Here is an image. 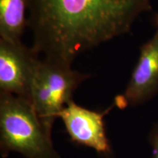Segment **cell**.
Instances as JSON below:
<instances>
[{
	"label": "cell",
	"mask_w": 158,
	"mask_h": 158,
	"mask_svg": "<svg viewBox=\"0 0 158 158\" xmlns=\"http://www.w3.org/2000/svg\"><path fill=\"white\" fill-rule=\"evenodd\" d=\"M22 41L0 38V92L30 101L31 89L40 59Z\"/></svg>",
	"instance_id": "obj_4"
},
{
	"label": "cell",
	"mask_w": 158,
	"mask_h": 158,
	"mask_svg": "<svg viewBox=\"0 0 158 158\" xmlns=\"http://www.w3.org/2000/svg\"><path fill=\"white\" fill-rule=\"evenodd\" d=\"M71 65L48 58L40 59L31 89L30 101L43 125L51 134L53 124L80 84L91 75Z\"/></svg>",
	"instance_id": "obj_3"
},
{
	"label": "cell",
	"mask_w": 158,
	"mask_h": 158,
	"mask_svg": "<svg viewBox=\"0 0 158 158\" xmlns=\"http://www.w3.org/2000/svg\"><path fill=\"white\" fill-rule=\"evenodd\" d=\"M152 23L154 26L157 28V29H158V13H156L155 14L153 15Z\"/></svg>",
	"instance_id": "obj_9"
},
{
	"label": "cell",
	"mask_w": 158,
	"mask_h": 158,
	"mask_svg": "<svg viewBox=\"0 0 158 158\" xmlns=\"http://www.w3.org/2000/svg\"><path fill=\"white\" fill-rule=\"evenodd\" d=\"M31 48L72 64L85 51L127 34L150 0H27Z\"/></svg>",
	"instance_id": "obj_1"
},
{
	"label": "cell",
	"mask_w": 158,
	"mask_h": 158,
	"mask_svg": "<svg viewBox=\"0 0 158 158\" xmlns=\"http://www.w3.org/2000/svg\"><path fill=\"white\" fill-rule=\"evenodd\" d=\"M158 93V29L141 45L138 62L123 94L114 104L119 107L138 106Z\"/></svg>",
	"instance_id": "obj_6"
},
{
	"label": "cell",
	"mask_w": 158,
	"mask_h": 158,
	"mask_svg": "<svg viewBox=\"0 0 158 158\" xmlns=\"http://www.w3.org/2000/svg\"><path fill=\"white\" fill-rule=\"evenodd\" d=\"M27 0H0V38L21 41L27 27Z\"/></svg>",
	"instance_id": "obj_7"
},
{
	"label": "cell",
	"mask_w": 158,
	"mask_h": 158,
	"mask_svg": "<svg viewBox=\"0 0 158 158\" xmlns=\"http://www.w3.org/2000/svg\"><path fill=\"white\" fill-rule=\"evenodd\" d=\"M114 106L115 104L103 112H98L81 107L72 100L63 108L59 118L62 120L73 141L108 156L111 149L103 119Z\"/></svg>",
	"instance_id": "obj_5"
},
{
	"label": "cell",
	"mask_w": 158,
	"mask_h": 158,
	"mask_svg": "<svg viewBox=\"0 0 158 158\" xmlns=\"http://www.w3.org/2000/svg\"><path fill=\"white\" fill-rule=\"evenodd\" d=\"M149 139L152 149V158H158V123L155 124L152 129Z\"/></svg>",
	"instance_id": "obj_8"
},
{
	"label": "cell",
	"mask_w": 158,
	"mask_h": 158,
	"mask_svg": "<svg viewBox=\"0 0 158 158\" xmlns=\"http://www.w3.org/2000/svg\"><path fill=\"white\" fill-rule=\"evenodd\" d=\"M0 150L26 158H61L49 133L43 125L31 101L0 92Z\"/></svg>",
	"instance_id": "obj_2"
}]
</instances>
